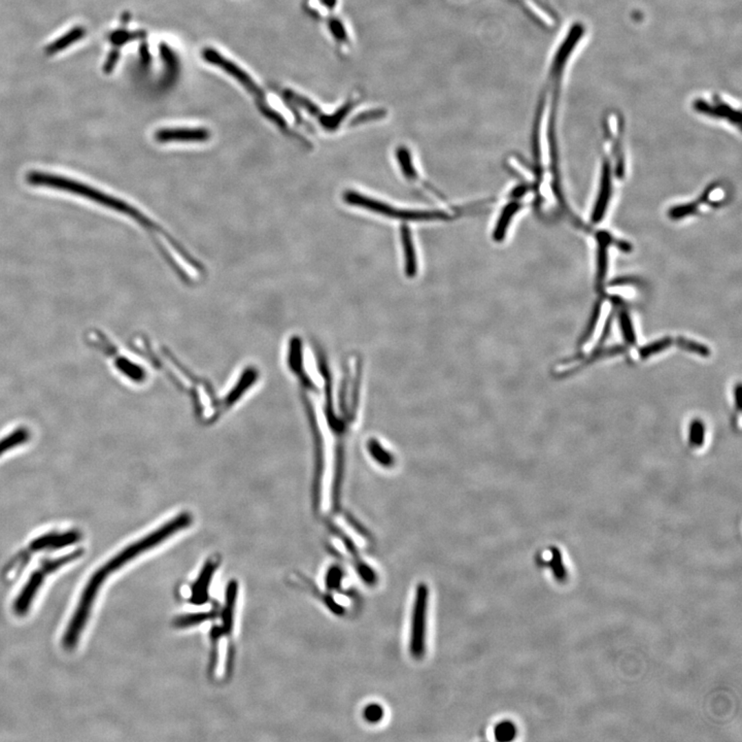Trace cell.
Segmentation results:
<instances>
[{"label": "cell", "mask_w": 742, "mask_h": 742, "mask_svg": "<svg viewBox=\"0 0 742 742\" xmlns=\"http://www.w3.org/2000/svg\"><path fill=\"white\" fill-rule=\"evenodd\" d=\"M696 113L712 119L729 122L731 125L741 128V109L735 107L732 101L719 93L696 97L692 103Z\"/></svg>", "instance_id": "5b68a950"}, {"label": "cell", "mask_w": 742, "mask_h": 742, "mask_svg": "<svg viewBox=\"0 0 742 742\" xmlns=\"http://www.w3.org/2000/svg\"><path fill=\"white\" fill-rule=\"evenodd\" d=\"M213 566L209 564L207 566L206 569L203 572L201 575L200 580L197 582L196 586H195L194 597H193V601H196L198 603L199 601L203 600L205 598V589L207 588V584H209V580H211V573H213Z\"/></svg>", "instance_id": "e0dca14e"}, {"label": "cell", "mask_w": 742, "mask_h": 742, "mask_svg": "<svg viewBox=\"0 0 742 742\" xmlns=\"http://www.w3.org/2000/svg\"><path fill=\"white\" fill-rule=\"evenodd\" d=\"M400 240H401L402 250H403L405 275L408 277H414L418 273V257H416L412 233L408 226H401Z\"/></svg>", "instance_id": "7c38bea8"}, {"label": "cell", "mask_w": 742, "mask_h": 742, "mask_svg": "<svg viewBox=\"0 0 742 742\" xmlns=\"http://www.w3.org/2000/svg\"><path fill=\"white\" fill-rule=\"evenodd\" d=\"M86 34V30L83 27L78 26L72 28L70 32L64 34L63 36L60 37L57 41H54L51 45H47L45 52L49 55L52 54L57 53V52L62 51L65 47H70L72 43H76L78 39H82L84 35Z\"/></svg>", "instance_id": "9a60e30c"}, {"label": "cell", "mask_w": 742, "mask_h": 742, "mask_svg": "<svg viewBox=\"0 0 742 742\" xmlns=\"http://www.w3.org/2000/svg\"><path fill=\"white\" fill-rule=\"evenodd\" d=\"M329 29H330L331 33H332L333 37L337 39V43H343V45L349 43L347 29H346L345 25L343 24L341 20L331 19L329 21Z\"/></svg>", "instance_id": "ac0fdd59"}, {"label": "cell", "mask_w": 742, "mask_h": 742, "mask_svg": "<svg viewBox=\"0 0 742 742\" xmlns=\"http://www.w3.org/2000/svg\"><path fill=\"white\" fill-rule=\"evenodd\" d=\"M550 565L552 569L554 570L555 575H556L558 580H563L565 578V568L563 567L562 556L557 549H552V559H551Z\"/></svg>", "instance_id": "ffe728a7"}, {"label": "cell", "mask_w": 742, "mask_h": 742, "mask_svg": "<svg viewBox=\"0 0 742 742\" xmlns=\"http://www.w3.org/2000/svg\"><path fill=\"white\" fill-rule=\"evenodd\" d=\"M427 605H428V589L422 584L416 590L414 611H412V630H410V653L416 658H421L425 653Z\"/></svg>", "instance_id": "8992f818"}, {"label": "cell", "mask_w": 742, "mask_h": 742, "mask_svg": "<svg viewBox=\"0 0 742 742\" xmlns=\"http://www.w3.org/2000/svg\"><path fill=\"white\" fill-rule=\"evenodd\" d=\"M520 209H521V204L517 201H511L503 207L500 215L497 220L494 231H493V238H494L495 242H502L505 240L507 230H509V224H511V220L513 219Z\"/></svg>", "instance_id": "4fadbf2b"}, {"label": "cell", "mask_w": 742, "mask_h": 742, "mask_svg": "<svg viewBox=\"0 0 742 742\" xmlns=\"http://www.w3.org/2000/svg\"><path fill=\"white\" fill-rule=\"evenodd\" d=\"M396 158H397L398 165H399L400 169H401L402 175L412 182V183L418 184L425 189H429L430 192L434 195L435 197L439 199L441 201L445 202V199L439 194L436 191L431 190L430 187L425 185L422 182V178L418 176V171H416V167H414V159H412L410 151L408 150L406 147H399L396 151Z\"/></svg>", "instance_id": "30bf717a"}, {"label": "cell", "mask_w": 742, "mask_h": 742, "mask_svg": "<svg viewBox=\"0 0 742 742\" xmlns=\"http://www.w3.org/2000/svg\"><path fill=\"white\" fill-rule=\"evenodd\" d=\"M187 520L188 519L184 517L180 518V519L176 520L169 525L165 526L159 531L151 534L148 538L127 547L125 550L122 551L117 556L109 560L100 569L97 570L93 574L92 577L89 580L86 586L83 590L82 595L78 599L76 611H74V615H72V619L68 623L67 628L64 632L63 637H62V646L65 650H74L76 644H78V639H80L81 635H82L83 631H84L85 627L88 623L97 594H98L99 590H100L101 586L107 580V576L111 575L113 572L117 571L122 566L128 563L130 560L134 559L145 551L153 548L165 538H169V536H171V533L183 527L187 523Z\"/></svg>", "instance_id": "6da1fadb"}, {"label": "cell", "mask_w": 742, "mask_h": 742, "mask_svg": "<svg viewBox=\"0 0 742 742\" xmlns=\"http://www.w3.org/2000/svg\"><path fill=\"white\" fill-rule=\"evenodd\" d=\"M611 195V163L605 162L604 165H603L602 177H601L600 190H599L596 204H595V209L593 211L592 221L594 223H599L604 218Z\"/></svg>", "instance_id": "8fae6325"}, {"label": "cell", "mask_w": 742, "mask_h": 742, "mask_svg": "<svg viewBox=\"0 0 742 742\" xmlns=\"http://www.w3.org/2000/svg\"><path fill=\"white\" fill-rule=\"evenodd\" d=\"M697 209V205L690 203V204L681 205V206L673 207L669 215L672 219H681V218L687 217L690 213H694Z\"/></svg>", "instance_id": "7402d4cb"}, {"label": "cell", "mask_w": 742, "mask_h": 742, "mask_svg": "<svg viewBox=\"0 0 742 742\" xmlns=\"http://www.w3.org/2000/svg\"><path fill=\"white\" fill-rule=\"evenodd\" d=\"M120 53L117 50H114L109 53V57H107V61H105V66H103V70L105 74H109L113 72L115 68L116 64L119 61Z\"/></svg>", "instance_id": "cb8c5ba5"}, {"label": "cell", "mask_w": 742, "mask_h": 742, "mask_svg": "<svg viewBox=\"0 0 742 742\" xmlns=\"http://www.w3.org/2000/svg\"><path fill=\"white\" fill-rule=\"evenodd\" d=\"M202 57L205 61L213 64V65L218 66L224 72H227L229 76L238 81L246 90L250 91L255 96H262V91L257 86L256 83L252 80V78L246 72H244L240 66L236 65L235 63L222 56L219 52L209 47V49L203 50Z\"/></svg>", "instance_id": "52a82bcc"}, {"label": "cell", "mask_w": 742, "mask_h": 742, "mask_svg": "<svg viewBox=\"0 0 742 742\" xmlns=\"http://www.w3.org/2000/svg\"><path fill=\"white\" fill-rule=\"evenodd\" d=\"M81 553L70 555V556L59 558V559L45 560L39 569L35 570L24 588L21 590L20 594L17 597L14 603V611L17 615H24L28 611L33 599L36 596L37 591L41 588V584L45 580V576L57 570L61 566L65 565L67 562L72 561L76 557L80 556Z\"/></svg>", "instance_id": "277c9868"}, {"label": "cell", "mask_w": 742, "mask_h": 742, "mask_svg": "<svg viewBox=\"0 0 742 742\" xmlns=\"http://www.w3.org/2000/svg\"><path fill=\"white\" fill-rule=\"evenodd\" d=\"M364 714H365L366 720L370 721V722L375 723L377 722V721L381 720V716H383V710H381V706H370L366 708Z\"/></svg>", "instance_id": "603a6c76"}, {"label": "cell", "mask_w": 742, "mask_h": 742, "mask_svg": "<svg viewBox=\"0 0 742 742\" xmlns=\"http://www.w3.org/2000/svg\"><path fill=\"white\" fill-rule=\"evenodd\" d=\"M76 540V536H74V534L70 536L39 538L33 544L32 549H34V550H43V549L47 548H62V547L66 546V544L74 542Z\"/></svg>", "instance_id": "2e32d148"}, {"label": "cell", "mask_w": 742, "mask_h": 742, "mask_svg": "<svg viewBox=\"0 0 742 742\" xmlns=\"http://www.w3.org/2000/svg\"><path fill=\"white\" fill-rule=\"evenodd\" d=\"M348 204L365 209L388 219L405 222L447 221L454 218L453 213L445 211H422V209H402L394 206L385 201L379 200L357 191H347L343 196Z\"/></svg>", "instance_id": "3957f363"}, {"label": "cell", "mask_w": 742, "mask_h": 742, "mask_svg": "<svg viewBox=\"0 0 742 742\" xmlns=\"http://www.w3.org/2000/svg\"><path fill=\"white\" fill-rule=\"evenodd\" d=\"M323 4L329 10H332L335 6H337V0H322Z\"/></svg>", "instance_id": "d4e9b609"}, {"label": "cell", "mask_w": 742, "mask_h": 742, "mask_svg": "<svg viewBox=\"0 0 742 742\" xmlns=\"http://www.w3.org/2000/svg\"><path fill=\"white\" fill-rule=\"evenodd\" d=\"M611 236L607 232L603 231L598 234V266H597V279L598 283H602L606 275L607 271V248L611 244Z\"/></svg>", "instance_id": "5bb4252c"}, {"label": "cell", "mask_w": 742, "mask_h": 742, "mask_svg": "<svg viewBox=\"0 0 742 742\" xmlns=\"http://www.w3.org/2000/svg\"><path fill=\"white\" fill-rule=\"evenodd\" d=\"M523 10L544 29L556 28L560 22L559 14L547 0H516Z\"/></svg>", "instance_id": "ba28073f"}, {"label": "cell", "mask_w": 742, "mask_h": 742, "mask_svg": "<svg viewBox=\"0 0 742 742\" xmlns=\"http://www.w3.org/2000/svg\"><path fill=\"white\" fill-rule=\"evenodd\" d=\"M515 727L511 723H503L496 729V736L498 741H511L515 736Z\"/></svg>", "instance_id": "44dd1931"}, {"label": "cell", "mask_w": 742, "mask_h": 742, "mask_svg": "<svg viewBox=\"0 0 742 742\" xmlns=\"http://www.w3.org/2000/svg\"><path fill=\"white\" fill-rule=\"evenodd\" d=\"M26 182L28 185L32 187H41V188L52 189L59 192L67 193L81 197L85 200L98 204L99 206L105 207L111 211H117L121 215H127L131 219L136 220L138 224L144 227L154 228L156 226L153 224L150 219L146 217L142 211L134 207L126 201L113 196L96 187L90 185L86 182L80 181L76 178L70 176L61 175V173H53V171H29L26 176Z\"/></svg>", "instance_id": "7a4b0ae2"}, {"label": "cell", "mask_w": 742, "mask_h": 742, "mask_svg": "<svg viewBox=\"0 0 742 742\" xmlns=\"http://www.w3.org/2000/svg\"><path fill=\"white\" fill-rule=\"evenodd\" d=\"M209 136V130L204 128H163L155 134L159 142H202Z\"/></svg>", "instance_id": "9c48e42d"}, {"label": "cell", "mask_w": 742, "mask_h": 742, "mask_svg": "<svg viewBox=\"0 0 742 742\" xmlns=\"http://www.w3.org/2000/svg\"><path fill=\"white\" fill-rule=\"evenodd\" d=\"M145 36H146V33L140 32V31H138V32H128V31L120 30L112 33L111 36H109V41H112L113 45H124V43L131 41V39H142V37Z\"/></svg>", "instance_id": "d6986e66"}]
</instances>
